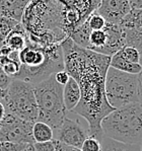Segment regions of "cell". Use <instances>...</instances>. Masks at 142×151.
Here are the masks:
<instances>
[{
  "mask_svg": "<svg viewBox=\"0 0 142 151\" xmlns=\"http://www.w3.org/2000/svg\"><path fill=\"white\" fill-rule=\"evenodd\" d=\"M64 70L77 82L80 101L71 111L87 122L89 136L101 140L104 136L101 123L115 109L109 104L105 91L106 75L110 67V56L86 50L70 38L61 44Z\"/></svg>",
  "mask_w": 142,
  "mask_h": 151,
  "instance_id": "6da1fadb",
  "label": "cell"
},
{
  "mask_svg": "<svg viewBox=\"0 0 142 151\" xmlns=\"http://www.w3.org/2000/svg\"><path fill=\"white\" fill-rule=\"evenodd\" d=\"M101 0H31L20 24L40 45L61 44L97 10Z\"/></svg>",
  "mask_w": 142,
  "mask_h": 151,
  "instance_id": "7a4b0ae2",
  "label": "cell"
},
{
  "mask_svg": "<svg viewBox=\"0 0 142 151\" xmlns=\"http://www.w3.org/2000/svg\"><path fill=\"white\" fill-rule=\"evenodd\" d=\"M18 59L20 69L14 78L32 85L64 70L63 51L60 44L40 45L27 39L25 47L18 53Z\"/></svg>",
  "mask_w": 142,
  "mask_h": 151,
  "instance_id": "3957f363",
  "label": "cell"
},
{
  "mask_svg": "<svg viewBox=\"0 0 142 151\" xmlns=\"http://www.w3.org/2000/svg\"><path fill=\"white\" fill-rule=\"evenodd\" d=\"M101 127L105 136L125 144L142 141V106L139 103L115 109L104 118Z\"/></svg>",
  "mask_w": 142,
  "mask_h": 151,
  "instance_id": "277c9868",
  "label": "cell"
},
{
  "mask_svg": "<svg viewBox=\"0 0 142 151\" xmlns=\"http://www.w3.org/2000/svg\"><path fill=\"white\" fill-rule=\"evenodd\" d=\"M69 38L79 47L110 57L125 46L124 27L110 22L103 29L90 31L85 20Z\"/></svg>",
  "mask_w": 142,
  "mask_h": 151,
  "instance_id": "5b68a950",
  "label": "cell"
},
{
  "mask_svg": "<svg viewBox=\"0 0 142 151\" xmlns=\"http://www.w3.org/2000/svg\"><path fill=\"white\" fill-rule=\"evenodd\" d=\"M34 92L39 110L37 122L45 123L54 131L60 127L67 116L63 101V86L52 75L34 85Z\"/></svg>",
  "mask_w": 142,
  "mask_h": 151,
  "instance_id": "8992f818",
  "label": "cell"
},
{
  "mask_svg": "<svg viewBox=\"0 0 142 151\" xmlns=\"http://www.w3.org/2000/svg\"><path fill=\"white\" fill-rule=\"evenodd\" d=\"M0 101L5 108L6 113L32 124L38 121V104L35 96L34 85L31 83L12 78L6 89L5 96Z\"/></svg>",
  "mask_w": 142,
  "mask_h": 151,
  "instance_id": "52a82bcc",
  "label": "cell"
},
{
  "mask_svg": "<svg viewBox=\"0 0 142 151\" xmlns=\"http://www.w3.org/2000/svg\"><path fill=\"white\" fill-rule=\"evenodd\" d=\"M105 91L109 104L119 109L139 103L138 74H130L109 67L106 75Z\"/></svg>",
  "mask_w": 142,
  "mask_h": 151,
  "instance_id": "ba28073f",
  "label": "cell"
},
{
  "mask_svg": "<svg viewBox=\"0 0 142 151\" xmlns=\"http://www.w3.org/2000/svg\"><path fill=\"white\" fill-rule=\"evenodd\" d=\"M0 124V142L35 143L32 138V123L5 113Z\"/></svg>",
  "mask_w": 142,
  "mask_h": 151,
  "instance_id": "9c48e42d",
  "label": "cell"
},
{
  "mask_svg": "<svg viewBox=\"0 0 142 151\" xmlns=\"http://www.w3.org/2000/svg\"><path fill=\"white\" fill-rule=\"evenodd\" d=\"M53 134L54 140L79 149L85 139L89 136L88 128L85 129L78 120L70 119L67 116L60 127L53 131Z\"/></svg>",
  "mask_w": 142,
  "mask_h": 151,
  "instance_id": "30bf717a",
  "label": "cell"
},
{
  "mask_svg": "<svg viewBox=\"0 0 142 151\" xmlns=\"http://www.w3.org/2000/svg\"><path fill=\"white\" fill-rule=\"evenodd\" d=\"M131 9L129 0H101L95 11L107 22L120 24Z\"/></svg>",
  "mask_w": 142,
  "mask_h": 151,
  "instance_id": "8fae6325",
  "label": "cell"
},
{
  "mask_svg": "<svg viewBox=\"0 0 142 151\" xmlns=\"http://www.w3.org/2000/svg\"><path fill=\"white\" fill-rule=\"evenodd\" d=\"M31 0H0V15L20 22Z\"/></svg>",
  "mask_w": 142,
  "mask_h": 151,
  "instance_id": "7c38bea8",
  "label": "cell"
},
{
  "mask_svg": "<svg viewBox=\"0 0 142 151\" xmlns=\"http://www.w3.org/2000/svg\"><path fill=\"white\" fill-rule=\"evenodd\" d=\"M80 101V89L75 80L69 76L67 83L63 86V101L67 111H71Z\"/></svg>",
  "mask_w": 142,
  "mask_h": 151,
  "instance_id": "4fadbf2b",
  "label": "cell"
},
{
  "mask_svg": "<svg viewBox=\"0 0 142 151\" xmlns=\"http://www.w3.org/2000/svg\"><path fill=\"white\" fill-rule=\"evenodd\" d=\"M27 39L29 38H27V32H25V27H22V24L19 22L7 36V38L4 41V44L11 51L20 52L27 45Z\"/></svg>",
  "mask_w": 142,
  "mask_h": 151,
  "instance_id": "5bb4252c",
  "label": "cell"
},
{
  "mask_svg": "<svg viewBox=\"0 0 142 151\" xmlns=\"http://www.w3.org/2000/svg\"><path fill=\"white\" fill-rule=\"evenodd\" d=\"M110 67H113V68L117 69L119 71L126 72V73L130 74H139L142 71V66L140 64H135L129 62L123 57L119 51L116 54L111 56Z\"/></svg>",
  "mask_w": 142,
  "mask_h": 151,
  "instance_id": "9a60e30c",
  "label": "cell"
},
{
  "mask_svg": "<svg viewBox=\"0 0 142 151\" xmlns=\"http://www.w3.org/2000/svg\"><path fill=\"white\" fill-rule=\"evenodd\" d=\"M125 46L133 47L138 51L140 56V65L142 66V27H124Z\"/></svg>",
  "mask_w": 142,
  "mask_h": 151,
  "instance_id": "2e32d148",
  "label": "cell"
},
{
  "mask_svg": "<svg viewBox=\"0 0 142 151\" xmlns=\"http://www.w3.org/2000/svg\"><path fill=\"white\" fill-rule=\"evenodd\" d=\"M102 151H140V143L139 144H125L118 142L116 140L103 136L101 139Z\"/></svg>",
  "mask_w": 142,
  "mask_h": 151,
  "instance_id": "e0dca14e",
  "label": "cell"
},
{
  "mask_svg": "<svg viewBox=\"0 0 142 151\" xmlns=\"http://www.w3.org/2000/svg\"><path fill=\"white\" fill-rule=\"evenodd\" d=\"M53 129L43 122H36L32 125V138L35 142H47L53 140Z\"/></svg>",
  "mask_w": 142,
  "mask_h": 151,
  "instance_id": "ac0fdd59",
  "label": "cell"
},
{
  "mask_svg": "<svg viewBox=\"0 0 142 151\" xmlns=\"http://www.w3.org/2000/svg\"><path fill=\"white\" fill-rule=\"evenodd\" d=\"M123 27H142V8L141 9H131L130 12L123 18L121 22Z\"/></svg>",
  "mask_w": 142,
  "mask_h": 151,
  "instance_id": "d6986e66",
  "label": "cell"
},
{
  "mask_svg": "<svg viewBox=\"0 0 142 151\" xmlns=\"http://www.w3.org/2000/svg\"><path fill=\"white\" fill-rule=\"evenodd\" d=\"M18 24L19 22H16L12 18L0 15V43H4L7 36Z\"/></svg>",
  "mask_w": 142,
  "mask_h": 151,
  "instance_id": "ffe728a7",
  "label": "cell"
},
{
  "mask_svg": "<svg viewBox=\"0 0 142 151\" xmlns=\"http://www.w3.org/2000/svg\"><path fill=\"white\" fill-rule=\"evenodd\" d=\"M87 25L90 31H99L103 29L107 24L106 19L102 15H99L97 11L92 12L86 19Z\"/></svg>",
  "mask_w": 142,
  "mask_h": 151,
  "instance_id": "44dd1931",
  "label": "cell"
},
{
  "mask_svg": "<svg viewBox=\"0 0 142 151\" xmlns=\"http://www.w3.org/2000/svg\"><path fill=\"white\" fill-rule=\"evenodd\" d=\"M119 52L122 54L123 57L126 60H128L131 63L135 64H140V56H139L138 51L133 47H129V46H124Z\"/></svg>",
  "mask_w": 142,
  "mask_h": 151,
  "instance_id": "7402d4cb",
  "label": "cell"
},
{
  "mask_svg": "<svg viewBox=\"0 0 142 151\" xmlns=\"http://www.w3.org/2000/svg\"><path fill=\"white\" fill-rule=\"evenodd\" d=\"M32 144L0 142V151H29Z\"/></svg>",
  "mask_w": 142,
  "mask_h": 151,
  "instance_id": "603a6c76",
  "label": "cell"
},
{
  "mask_svg": "<svg viewBox=\"0 0 142 151\" xmlns=\"http://www.w3.org/2000/svg\"><path fill=\"white\" fill-rule=\"evenodd\" d=\"M102 149L101 140L92 136H88L80 147L81 151H102Z\"/></svg>",
  "mask_w": 142,
  "mask_h": 151,
  "instance_id": "cb8c5ba5",
  "label": "cell"
},
{
  "mask_svg": "<svg viewBox=\"0 0 142 151\" xmlns=\"http://www.w3.org/2000/svg\"><path fill=\"white\" fill-rule=\"evenodd\" d=\"M34 149L36 151H55L54 141H47V142H35Z\"/></svg>",
  "mask_w": 142,
  "mask_h": 151,
  "instance_id": "d4e9b609",
  "label": "cell"
},
{
  "mask_svg": "<svg viewBox=\"0 0 142 151\" xmlns=\"http://www.w3.org/2000/svg\"><path fill=\"white\" fill-rule=\"evenodd\" d=\"M11 80H12V78L9 77L0 66V89H7L9 84L11 83Z\"/></svg>",
  "mask_w": 142,
  "mask_h": 151,
  "instance_id": "484cf974",
  "label": "cell"
},
{
  "mask_svg": "<svg viewBox=\"0 0 142 151\" xmlns=\"http://www.w3.org/2000/svg\"><path fill=\"white\" fill-rule=\"evenodd\" d=\"M54 78L59 84H61L62 86H64L69 79V75L65 70H62V71H59V72H57V73H55Z\"/></svg>",
  "mask_w": 142,
  "mask_h": 151,
  "instance_id": "4316f807",
  "label": "cell"
},
{
  "mask_svg": "<svg viewBox=\"0 0 142 151\" xmlns=\"http://www.w3.org/2000/svg\"><path fill=\"white\" fill-rule=\"evenodd\" d=\"M54 145H55V151H81L79 148H75V147H72V146L66 145L64 143H61L57 140H54Z\"/></svg>",
  "mask_w": 142,
  "mask_h": 151,
  "instance_id": "83f0119b",
  "label": "cell"
},
{
  "mask_svg": "<svg viewBox=\"0 0 142 151\" xmlns=\"http://www.w3.org/2000/svg\"><path fill=\"white\" fill-rule=\"evenodd\" d=\"M130 5L132 9H141L142 8V0H129Z\"/></svg>",
  "mask_w": 142,
  "mask_h": 151,
  "instance_id": "f1b7e54d",
  "label": "cell"
},
{
  "mask_svg": "<svg viewBox=\"0 0 142 151\" xmlns=\"http://www.w3.org/2000/svg\"><path fill=\"white\" fill-rule=\"evenodd\" d=\"M139 80V104L142 106V71L138 74Z\"/></svg>",
  "mask_w": 142,
  "mask_h": 151,
  "instance_id": "f546056e",
  "label": "cell"
},
{
  "mask_svg": "<svg viewBox=\"0 0 142 151\" xmlns=\"http://www.w3.org/2000/svg\"><path fill=\"white\" fill-rule=\"evenodd\" d=\"M5 108H4V106L2 104V103L0 101V122L2 121V119L4 118V116H5Z\"/></svg>",
  "mask_w": 142,
  "mask_h": 151,
  "instance_id": "4dcf8cb0",
  "label": "cell"
},
{
  "mask_svg": "<svg viewBox=\"0 0 142 151\" xmlns=\"http://www.w3.org/2000/svg\"><path fill=\"white\" fill-rule=\"evenodd\" d=\"M5 94H6V90L0 89V101H1V99H3L4 96H5Z\"/></svg>",
  "mask_w": 142,
  "mask_h": 151,
  "instance_id": "1f68e13d",
  "label": "cell"
},
{
  "mask_svg": "<svg viewBox=\"0 0 142 151\" xmlns=\"http://www.w3.org/2000/svg\"><path fill=\"white\" fill-rule=\"evenodd\" d=\"M29 151H36V150L34 149V144H32V147H31V149H30Z\"/></svg>",
  "mask_w": 142,
  "mask_h": 151,
  "instance_id": "d6a6232c",
  "label": "cell"
},
{
  "mask_svg": "<svg viewBox=\"0 0 142 151\" xmlns=\"http://www.w3.org/2000/svg\"><path fill=\"white\" fill-rule=\"evenodd\" d=\"M140 151H142V141H141V143H140Z\"/></svg>",
  "mask_w": 142,
  "mask_h": 151,
  "instance_id": "836d02e7",
  "label": "cell"
},
{
  "mask_svg": "<svg viewBox=\"0 0 142 151\" xmlns=\"http://www.w3.org/2000/svg\"><path fill=\"white\" fill-rule=\"evenodd\" d=\"M0 128H1V124H0Z\"/></svg>",
  "mask_w": 142,
  "mask_h": 151,
  "instance_id": "e575fe53",
  "label": "cell"
}]
</instances>
